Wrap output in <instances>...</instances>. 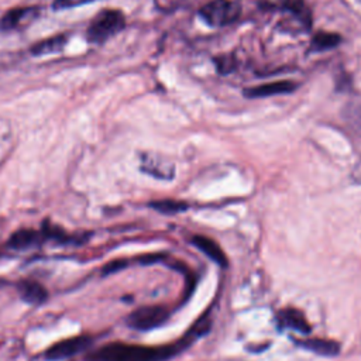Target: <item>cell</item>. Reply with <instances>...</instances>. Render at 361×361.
Wrapping results in <instances>:
<instances>
[{
	"label": "cell",
	"instance_id": "6da1fadb",
	"mask_svg": "<svg viewBox=\"0 0 361 361\" xmlns=\"http://www.w3.org/2000/svg\"><path fill=\"white\" fill-rule=\"evenodd\" d=\"M196 337L189 331L186 337L175 344L147 347L126 343H109L94 350L86 361H168L178 353L186 350Z\"/></svg>",
	"mask_w": 361,
	"mask_h": 361
},
{
	"label": "cell",
	"instance_id": "7a4b0ae2",
	"mask_svg": "<svg viewBox=\"0 0 361 361\" xmlns=\"http://www.w3.org/2000/svg\"><path fill=\"white\" fill-rule=\"evenodd\" d=\"M126 25L124 14L118 10H103L92 20L87 27L86 38L89 42L102 44L106 42L109 38L118 34Z\"/></svg>",
	"mask_w": 361,
	"mask_h": 361
},
{
	"label": "cell",
	"instance_id": "3957f363",
	"mask_svg": "<svg viewBox=\"0 0 361 361\" xmlns=\"http://www.w3.org/2000/svg\"><path fill=\"white\" fill-rule=\"evenodd\" d=\"M169 317V312L166 307L161 305H148V306H141L133 310L127 319L126 323L130 329L140 330V331H147L157 329L162 326Z\"/></svg>",
	"mask_w": 361,
	"mask_h": 361
},
{
	"label": "cell",
	"instance_id": "277c9868",
	"mask_svg": "<svg viewBox=\"0 0 361 361\" xmlns=\"http://www.w3.org/2000/svg\"><path fill=\"white\" fill-rule=\"evenodd\" d=\"M240 6L230 0H212L200 8L202 18L212 27H224L237 20Z\"/></svg>",
	"mask_w": 361,
	"mask_h": 361
},
{
	"label": "cell",
	"instance_id": "5b68a950",
	"mask_svg": "<svg viewBox=\"0 0 361 361\" xmlns=\"http://www.w3.org/2000/svg\"><path fill=\"white\" fill-rule=\"evenodd\" d=\"M93 337L89 334H82V336H75L71 338H63L55 344H52L44 354V360L47 361H62L66 358H71L85 350H87L92 343Z\"/></svg>",
	"mask_w": 361,
	"mask_h": 361
},
{
	"label": "cell",
	"instance_id": "8992f818",
	"mask_svg": "<svg viewBox=\"0 0 361 361\" xmlns=\"http://www.w3.org/2000/svg\"><path fill=\"white\" fill-rule=\"evenodd\" d=\"M141 171L158 178V179H172L175 176V165L173 162L168 161L166 158L157 155V154H148L144 152L141 157Z\"/></svg>",
	"mask_w": 361,
	"mask_h": 361
},
{
	"label": "cell",
	"instance_id": "52a82bcc",
	"mask_svg": "<svg viewBox=\"0 0 361 361\" xmlns=\"http://www.w3.org/2000/svg\"><path fill=\"white\" fill-rule=\"evenodd\" d=\"M39 13L38 7H16L6 11L0 18V30L11 31L20 27L21 24L30 23Z\"/></svg>",
	"mask_w": 361,
	"mask_h": 361
},
{
	"label": "cell",
	"instance_id": "ba28073f",
	"mask_svg": "<svg viewBox=\"0 0 361 361\" xmlns=\"http://www.w3.org/2000/svg\"><path fill=\"white\" fill-rule=\"evenodd\" d=\"M44 241L45 238L41 230L20 228L10 235L7 241V247L11 250H30L41 245Z\"/></svg>",
	"mask_w": 361,
	"mask_h": 361
},
{
	"label": "cell",
	"instance_id": "9c48e42d",
	"mask_svg": "<svg viewBox=\"0 0 361 361\" xmlns=\"http://www.w3.org/2000/svg\"><path fill=\"white\" fill-rule=\"evenodd\" d=\"M17 290L20 298L32 306H39L48 300V290L37 281L24 279L17 283Z\"/></svg>",
	"mask_w": 361,
	"mask_h": 361
},
{
	"label": "cell",
	"instance_id": "30bf717a",
	"mask_svg": "<svg viewBox=\"0 0 361 361\" xmlns=\"http://www.w3.org/2000/svg\"><path fill=\"white\" fill-rule=\"evenodd\" d=\"M279 324L282 327H286V329H290V330H295V331H299L300 334H309L312 327L310 324L307 323L306 317L303 316V313L295 307H286V309H282L278 316H276Z\"/></svg>",
	"mask_w": 361,
	"mask_h": 361
},
{
	"label": "cell",
	"instance_id": "8fae6325",
	"mask_svg": "<svg viewBox=\"0 0 361 361\" xmlns=\"http://www.w3.org/2000/svg\"><path fill=\"white\" fill-rule=\"evenodd\" d=\"M190 243L196 248H199L203 254H206L212 261H214L217 265L227 267V258H226L223 250L220 248V245L214 240L204 237V235H193Z\"/></svg>",
	"mask_w": 361,
	"mask_h": 361
},
{
	"label": "cell",
	"instance_id": "7c38bea8",
	"mask_svg": "<svg viewBox=\"0 0 361 361\" xmlns=\"http://www.w3.org/2000/svg\"><path fill=\"white\" fill-rule=\"evenodd\" d=\"M296 89V85L293 82L282 80V82H272V83H265L259 85L257 87L245 89L244 94L247 97H267L272 94H282V93H290Z\"/></svg>",
	"mask_w": 361,
	"mask_h": 361
},
{
	"label": "cell",
	"instance_id": "4fadbf2b",
	"mask_svg": "<svg viewBox=\"0 0 361 361\" xmlns=\"http://www.w3.org/2000/svg\"><path fill=\"white\" fill-rule=\"evenodd\" d=\"M298 345H300L305 350H309L312 353H316L323 357H333L340 353V344L327 340V338H305V340H296Z\"/></svg>",
	"mask_w": 361,
	"mask_h": 361
},
{
	"label": "cell",
	"instance_id": "5bb4252c",
	"mask_svg": "<svg viewBox=\"0 0 361 361\" xmlns=\"http://www.w3.org/2000/svg\"><path fill=\"white\" fill-rule=\"evenodd\" d=\"M66 45V37L65 35H55L47 39H42L31 47V54L41 56V55H51L61 52Z\"/></svg>",
	"mask_w": 361,
	"mask_h": 361
},
{
	"label": "cell",
	"instance_id": "9a60e30c",
	"mask_svg": "<svg viewBox=\"0 0 361 361\" xmlns=\"http://www.w3.org/2000/svg\"><path fill=\"white\" fill-rule=\"evenodd\" d=\"M343 120L361 135V99L351 100L343 107Z\"/></svg>",
	"mask_w": 361,
	"mask_h": 361
},
{
	"label": "cell",
	"instance_id": "2e32d148",
	"mask_svg": "<svg viewBox=\"0 0 361 361\" xmlns=\"http://www.w3.org/2000/svg\"><path fill=\"white\" fill-rule=\"evenodd\" d=\"M341 42V37L333 32H319L313 37L310 49L312 51H324L337 47Z\"/></svg>",
	"mask_w": 361,
	"mask_h": 361
},
{
	"label": "cell",
	"instance_id": "e0dca14e",
	"mask_svg": "<svg viewBox=\"0 0 361 361\" xmlns=\"http://www.w3.org/2000/svg\"><path fill=\"white\" fill-rule=\"evenodd\" d=\"M149 206L161 213H165V214H173V213H179V212H183L188 209L186 203L179 202V200H169V199L151 202Z\"/></svg>",
	"mask_w": 361,
	"mask_h": 361
},
{
	"label": "cell",
	"instance_id": "ac0fdd59",
	"mask_svg": "<svg viewBox=\"0 0 361 361\" xmlns=\"http://www.w3.org/2000/svg\"><path fill=\"white\" fill-rule=\"evenodd\" d=\"M283 7L290 13H293L298 18H300L306 25L312 23L310 11L307 10L303 0H283Z\"/></svg>",
	"mask_w": 361,
	"mask_h": 361
},
{
	"label": "cell",
	"instance_id": "d6986e66",
	"mask_svg": "<svg viewBox=\"0 0 361 361\" xmlns=\"http://www.w3.org/2000/svg\"><path fill=\"white\" fill-rule=\"evenodd\" d=\"M130 265L128 259H113L110 262H107L103 268H102V275H111V274H116L118 271H123L124 268H127Z\"/></svg>",
	"mask_w": 361,
	"mask_h": 361
},
{
	"label": "cell",
	"instance_id": "ffe728a7",
	"mask_svg": "<svg viewBox=\"0 0 361 361\" xmlns=\"http://www.w3.org/2000/svg\"><path fill=\"white\" fill-rule=\"evenodd\" d=\"M94 0H54L52 8L54 10H66V8H73L78 6H83L86 3H92Z\"/></svg>",
	"mask_w": 361,
	"mask_h": 361
},
{
	"label": "cell",
	"instance_id": "44dd1931",
	"mask_svg": "<svg viewBox=\"0 0 361 361\" xmlns=\"http://www.w3.org/2000/svg\"><path fill=\"white\" fill-rule=\"evenodd\" d=\"M233 66H234V59H233L231 55H228V56H221V58L219 59V62H217V69H219V72L223 73V75H226L227 72H230V71L233 69Z\"/></svg>",
	"mask_w": 361,
	"mask_h": 361
}]
</instances>
